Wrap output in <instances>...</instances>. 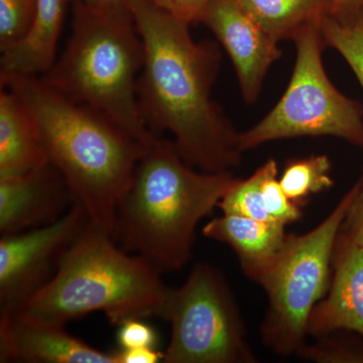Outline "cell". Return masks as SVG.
<instances>
[{
  "instance_id": "cell-29",
  "label": "cell",
  "mask_w": 363,
  "mask_h": 363,
  "mask_svg": "<svg viewBox=\"0 0 363 363\" xmlns=\"http://www.w3.org/2000/svg\"><path fill=\"white\" fill-rule=\"evenodd\" d=\"M72 2H82V4H89L94 6H111V4H119V2L125 1V0H70Z\"/></svg>"
},
{
  "instance_id": "cell-5",
  "label": "cell",
  "mask_w": 363,
  "mask_h": 363,
  "mask_svg": "<svg viewBox=\"0 0 363 363\" xmlns=\"http://www.w3.org/2000/svg\"><path fill=\"white\" fill-rule=\"evenodd\" d=\"M167 291L156 267L126 252L90 221L51 281L7 314L65 326L104 312L118 327L128 320L159 317Z\"/></svg>"
},
{
  "instance_id": "cell-13",
  "label": "cell",
  "mask_w": 363,
  "mask_h": 363,
  "mask_svg": "<svg viewBox=\"0 0 363 363\" xmlns=\"http://www.w3.org/2000/svg\"><path fill=\"white\" fill-rule=\"evenodd\" d=\"M347 330L363 336V245L338 233L326 296L310 316L308 335Z\"/></svg>"
},
{
  "instance_id": "cell-23",
  "label": "cell",
  "mask_w": 363,
  "mask_h": 363,
  "mask_svg": "<svg viewBox=\"0 0 363 363\" xmlns=\"http://www.w3.org/2000/svg\"><path fill=\"white\" fill-rule=\"evenodd\" d=\"M37 0H0V47L25 37L35 16Z\"/></svg>"
},
{
  "instance_id": "cell-6",
  "label": "cell",
  "mask_w": 363,
  "mask_h": 363,
  "mask_svg": "<svg viewBox=\"0 0 363 363\" xmlns=\"http://www.w3.org/2000/svg\"><path fill=\"white\" fill-rule=\"evenodd\" d=\"M360 189V180L321 223L303 235L289 234L283 250L257 281L267 296L262 341L283 357L297 355L307 343L315 306L326 296L341 225Z\"/></svg>"
},
{
  "instance_id": "cell-28",
  "label": "cell",
  "mask_w": 363,
  "mask_h": 363,
  "mask_svg": "<svg viewBox=\"0 0 363 363\" xmlns=\"http://www.w3.org/2000/svg\"><path fill=\"white\" fill-rule=\"evenodd\" d=\"M119 363H157L162 362L164 352L152 347L131 348L117 352Z\"/></svg>"
},
{
  "instance_id": "cell-16",
  "label": "cell",
  "mask_w": 363,
  "mask_h": 363,
  "mask_svg": "<svg viewBox=\"0 0 363 363\" xmlns=\"http://www.w3.org/2000/svg\"><path fill=\"white\" fill-rule=\"evenodd\" d=\"M39 128L20 97L0 91V179L21 175L48 164Z\"/></svg>"
},
{
  "instance_id": "cell-25",
  "label": "cell",
  "mask_w": 363,
  "mask_h": 363,
  "mask_svg": "<svg viewBox=\"0 0 363 363\" xmlns=\"http://www.w3.org/2000/svg\"><path fill=\"white\" fill-rule=\"evenodd\" d=\"M339 233L351 240L363 245V175L360 189L351 205Z\"/></svg>"
},
{
  "instance_id": "cell-21",
  "label": "cell",
  "mask_w": 363,
  "mask_h": 363,
  "mask_svg": "<svg viewBox=\"0 0 363 363\" xmlns=\"http://www.w3.org/2000/svg\"><path fill=\"white\" fill-rule=\"evenodd\" d=\"M264 177V164H262L250 178L240 180L228 191L218 204L223 214L238 215L259 221H274L267 213L262 199Z\"/></svg>"
},
{
  "instance_id": "cell-7",
  "label": "cell",
  "mask_w": 363,
  "mask_h": 363,
  "mask_svg": "<svg viewBox=\"0 0 363 363\" xmlns=\"http://www.w3.org/2000/svg\"><path fill=\"white\" fill-rule=\"evenodd\" d=\"M321 21L306 26L292 40L296 62L286 92L259 123L240 133L241 152L274 140L323 135L363 149V107L341 93L327 76Z\"/></svg>"
},
{
  "instance_id": "cell-9",
  "label": "cell",
  "mask_w": 363,
  "mask_h": 363,
  "mask_svg": "<svg viewBox=\"0 0 363 363\" xmlns=\"http://www.w3.org/2000/svg\"><path fill=\"white\" fill-rule=\"evenodd\" d=\"M76 202L59 220L0 240V315L13 312L44 288L89 223Z\"/></svg>"
},
{
  "instance_id": "cell-24",
  "label": "cell",
  "mask_w": 363,
  "mask_h": 363,
  "mask_svg": "<svg viewBox=\"0 0 363 363\" xmlns=\"http://www.w3.org/2000/svg\"><path fill=\"white\" fill-rule=\"evenodd\" d=\"M157 333L142 319H131L119 325L117 341L121 350L152 347L157 344Z\"/></svg>"
},
{
  "instance_id": "cell-8",
  "label": "cell",
  "mask_w": 363,
  "mask_h": 363,
  "mask_svg": "<svg viewBox=\"0 0 363 363\" xmlns=\"http://www.w3.org/2000/svg\"><path fill=\"white\" fill-rule=\"evenodd\" d=\"M159 318L171 325L164 363L259 362L233 291L212 264H196L183 285L168 288Z\"/></svg>"
},
{
  "instance_id": "cell-26",
  "label": "cell",
  "mask_w": 363,
  "mask_h": 363,
  "mask_svg": "<svg viewBox=\"0 0 363 363\" xmlns=\"http://www.w3.org/2000/svg\"><path fill=\"white\" fill-rule=\"evenodd\" d=\"M214 0H174L172 13L187 23H198L201 20L205 9Z\"/></svg>"
},
{
  "instance_id": "cell-11",
  "label": "cell",
  "mask_w": 363,
  "mask_h": 363,
  "mask_svg": "<svg viewBox=\"0 0 363 363\" xmlns=\"http://www.w3.org/2000/svg\"><path fill=\"white\" fill-rule=\"evenodd\" d=\"M76 201L51 162L21 175L0 179V234L13 235L59 220Z\"/></svg>"
},
{
  "instance_id": "cell-30",
  "label": "cell",
  "mask_w": 363,
  "mask_h": 363,
  "mask_svg": "<svg viewBox=\"0 0 363 363\" xmlns=\"http://www.w3.org/2000/svg\"><path fill=\"white\" fill-rule=\"evenodd\" d=\"M150 1L157 6L162 7V9H168L169 11L173 9L174 0H150Z\"/></svg>"
},
{
  "instance_id": "cell-22",
  "label": "cell",
  "mask_w": 363,
  "mask_h": 363,
  "mask_svg": "<svg viewBox=\"0 0 363 363\" xmlns=\"http://www.w3.org/2000/svg\"><path fill=\"white\" fill-rule=\"evenodd\" d=\"M264 177L262 184V199L272 220L288 225L300 220L303 212L300 205L286 196L278 180V164L274 159L264 162Z\"/></svg>"
},
{
  "instance_id": "cell-27",
  "label": "cell",
  "mask_w": 363,
  "mask_h": 363,
  "mask_svg": "<svg viewBox=\"0 0 363 363\" xmlns=\"http://www.w3.org/2000/svg\"><path fill=\"white\" fill-rule=\"evenodd\" d=\"M329 16L339 21H352L363 14V0H329Z\"/></svg>"
},
{
  "instance_id": "cell-17",
  "label": "cell",
  "mask_w": 363,
  "mask_h": 363,
  "mask_svg": "<svg viewBox=\"0 0 363 363\" xmlns=\"http://www.w3.org/2000/svg\"><path fill=\"white\" fill-rule=\"evenodd\" d=\"M277 42L293 40L303 28L329 13V0H238Z\"/></svg>"
},
{
  "instance_id": "cell-4",
  "label": "cell",
  "mask_w": 363,
  "mask_h": 363,
  "mask_svg": "<svg viewBox=\"0 0 363 363\" xmlns=\"http://www.w3.org/2000/svg\"><path fill=\"white\" fill-rule=\"evenodd\" d=\"M73 4L70 37L40 79L149 145L157 135L147 128L138 102L143 47L128 1Z\"/></svg>"
},
{
  "instance_id": "cell-3",
  "label": "cell",
  "mask_w": 363,
  "mask_h": 363,
  "mask_svg": "<svg viewBox=\"0 0 363 363\" xmlns=\"http://www.w3.org/2000/svg\"><path fill=\"white\" fill-rule=\"evenodd\" d=\"M240 180L231 171H197L157 135L118 203L112 238L160 272L180 271L192 257L198 224Z\"/></svg>"
},
{
  "instance_id": "cell-12",
  "label": "cell",
  "mask_w": 363,
  "mask_h": 363,
  "mask_svg": "<svg viewBox=\"0 0 363 363\" xmlns=\"http://www.w3.org/2000/svg\"><path fill=\"white\" fill-rule=\"evenodd\" d=\"M0 362L30 363H119L106 353L74 337L65 326L16 314L0 315Z\"/></svg>"
},
{
  "instance_id": "cell-10",
  "label": "cell",
  "mask_w": 363,
  "mask_h": 363,
  "mask_svg": "<svg viewBox=\"0 0 363 363\" xmlns=\"http://www.w3.org/2000/svg\"><path fill=\"white\" fill-rule=\"evenodd\" d=\"M200 21L223 45L233 62L241 95L245 102L252 104L269 68L281 58L279 42L253 20L238 0H214Z\"/></svg>"
},
{
  "instance_id": "cell-19",
  "label": "cell",
  "mask_w": 363,
  "mask_h": 363,
  "mask_svg": "<svg viewBox=\"0 0 363 363\" xmlns=\"http://www.w3.org/2000/svg\"><path fill=\"white\" fill-rule=\"evenodd\" d=\"M326 45L343 57L363 90V14L352 21H339L326 14L321 21Z\"/></svg>"
},
{
  "instance_id": "cell-2",
  "label": "cell",
  "mask_w": 363,
  "mask_h": 363,
  "mask_svg": "<svg viewBox=\"0 0 363 363\" xmlns=\"http://www.w3.org/2000/svg\"><path fill=\"white\" fill-rule=\"evenodd\" d=\"M39 128L48 160L90 221L112 238L118 203L147 145L106 117L69 99L40 76L0 73Z\"/></svg>"
},
{
  "instance_id": "cell-18",
  "label": "cell",
  "mask_w": 363,
  "mask_h": 363,
  "mask_svg": "<svg viewBox=\"0 0 363 363\" xmlns=\"http://www.w3.org/2000/svg\"><path fill=\"white\" fill-rule=\"evenodd\" d=\"M330 159L317 155L289 162L279 179L286 196L303 204L311 195L319 194L334 186Z\"/></svg>"
},
{
  "instance_id": "cell-14",
  "label": "cell",
  "mask_w": 363,
  "mask_h": 363,
  "mask_svg": "<svg viewBox=\"0 0 363 363\" xmlns=\"http://www.w3.org/2000/svg\"><path fill=\"white\" fill-rule=\"evenodd\" d=\"M286 225L223 214L205 224L203 235L233 248L245 276L257 283L283 250Z\"/></svg>"
},
{
  "instance_id": "cell-1",
  "label": "cell",
  "mask_w": 363,
  "mask_h": 363,
  "mask_svg": "<svg viewBox=\"0 0 363 363\" xmlns=\"http://www.w3.org/2000/svg\"><path fill=\"white\" fill-rule=\"evenodd\" d=\"M143 47L138 102L155 135L168 131L181 157L208 172L240 166V133L212 100L221 52L211 40L197 42L190 23L150 0H126Z\"/></svg>"
},
{
  "instance_id": "cell-20",
  "label": "cell",
  "mask_w": 363,
  "mask_h": 363,
  "mask_svg": "<svg viewBox=\"0 0 363 363\" xmlns=\"http://www.w3.org/2000/svg\"><path fill=\"white\" fill-rule=\"evenodd\" d=\"M306 343L298 357L317 363H363V336L340 330L316 337Z\"/></svg>"
},
{
  "instance_id": "cell-15",
  "label": "cell",
  "mask_w": 363,
  "mask_h": 363,
  "mask_svg": "<svg viewBox=\"0 0 363 363\" xmlns=\"http://www.w3.org/2000/svg\"><path fill=\"white\" fill-rule=\"evenodd\" d=\"M66 1L37 0L28 33L16 42L0 47V73L40 76L50 70L57 59Z\"/></svg>"
}]
</instances>
